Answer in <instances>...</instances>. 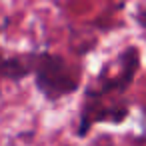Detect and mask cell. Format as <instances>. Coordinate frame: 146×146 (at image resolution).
<instances>
[{"label": "cell", "instance_id": "obj_1", "mask_svg": "<svg viewBox=\"0 0 146 146\" xmlns=\"http://www.w3.org/2000/svg\"><path fill=\"white\" fill-rule=\"evenodd\" d=\"M116 62H118V72L112 74V76L102 74L100 80H98V86H90L84 94V102H82V108H80V128H78L80 136H84L90 130V126L94 124V116H96V112L100 110V106L104 104L106 98L112 96L118 104H128L124 94H126L128 86L132 84L134 74L140 66L138 50L134 46L126 48Z\"/></svg>", "mask_w": 146, "mask_h": 146}, {"label": "cell", "instance_id": "obj_3", "mask_svg": "<svg viewBox=\"0 0 146 146\" xmlns=\"http://www.w3.org/2000/svg\"><path fill=\"white\" fill-rule=\"evenodd\" d=\"M28 74H32L28 54H24V56H6L2 60V78L4 80L18 82V80L26 78Z\"/></svg>", "mask_w": 146, "mask_h": 146}, {"label": "cell", "instance_id": "obj_2", "mask_svg": "<svg viewBox=\"0 0 146 146\" xmlns=\"http://www.w3.org/2000/svg\"><path fill=\"white\" fill-rule=\"evenodd\" d=\"M36 88L46 100H60L78 90V72L58 54L32 52L28 54Z\"/></svg>", "mask_w": 146, "mask_h": 146}]
</instances>
